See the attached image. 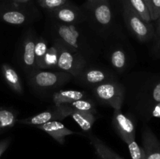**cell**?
<instances>
[{"label":"cell","mask_w":160,"mask_h":159,"mask_svg":"<svg viewBox=\"0 0 160 159\" xmlns=\"http://www.w3.org/2000/svg\"><path fill=\"white\" fill-rule=\"evenodd\" d=\"M88 139L99 159H123L95 135H89Z\"/></svg>","instance_id":"cell-10"},{"label":"cell","mask_w":160,"mask_h":159,"mask_svg":"<svg viewBox=\"0 0 160 159\" xmlns=\"http://www.w3.org/2000/svg\"><path fill=\"white\" fill-rule=\"evenodd\" d=\"M57 31L62 42L70 48L78 49L79 33L73 25H60Z\"/></svg>","instance_id":"cell-12"},{"label":"cell","mask_w":160,"mask_h":159,"mask_svg":"<svg viewBox=\"0 0 160 159\" xmlns=\"http://www.w3.org/2000/svg\"><path fill=\"white\" fill-rule=\"evenodd\" d=\"M16 122V115L12 111L6 108H0V129L12 127Z\"/></svg>","instance_id":"cell-22"},{"label":"cell","mask_w":160,"mask_h":159,"mask_svg":"<svg viewBox=\"0 0 160 159\" xmlns=\"http://www.w3.org/2000/svg\"><path fill=\"white\" fill-rule=\"evenodd\" d=\"M95 96L114 109H120L124 98L123 86L116 82H105L95 87Z\"/></svg>","instance_id":"cell-3"},{"label":"cell","mask_w":160,"mask_h":159,"mask_svg":"<svg viewBox=\"0 0 160 159\" xmlns=\"http://www.w3.org/2000/svg\"><path fill=\"white\" fill-rule=\"evenodd\" d=\"M88 6L98 23L102 25L110 23L112 15L109 0H95Z\"/></svg>","instance_id":"cell-9"},{"label":"cell","mask_w":160,"mask_h":159,"mask_svg":"<svg viewBox=\"0 0 160 159\" xmlns=\"http://www.w3.org/2000/svg\"><path fill=\"white\" fill-rule=\"evenodd\" d=\"M70 116L76 122L78 126L84 131H89L93 126L95 121L94 113L89 112L74 111L70 113Z\"/></svg>","instance_id":"cell-16"},{"label":"cell","mask_w":160,"mask_h":159,"mask_svg":"<svg viewBox=\"0 0 160 159\" xmlns=\"http://www.w3.org/2000/svg\"><path fill=\"white\" fill-rule=\"evenodd\" d=\"M48 48L46 41L43 38H40L38 40V41L35 44V48H34V51H35V65L44 57Z\"/></svg>","instance_id":"cell-25"},{"label":"cell","mask_w":160,"mask_h":159,"mask_svg":"<svg viewBox=\"0 0 160 159\" xmlns=\"http://www.w3.org/2000/svg\"><path fill=\"white\" fill-rule=\"evenodd\" d=\"M30 0H11V2L16 7H20L21 5L25 4V3L28 2Z\"/></svg>","instance_id":"cell-31"},{"label":"cell","mask_w":160,"mask_h":159,"mask_svg":"<svg viewBox=\"0 0 160 159\" xmlns=\"http://www.w3.org/2000/svg\"><path fill=\"white\" fill-rule=\"evenodd\" d=\"M54 45L58 51V69L73 76L82 73L85 62L81 55L77 53V49L70 48L59 40L56 41Z\"/></svg>","instance_id":"cell-1"},{"label":"cell","mask_w":160,"mask_h":159,"mask_svg":"<svg viewBox=\"0 0 160 159\" xmlns=\"http://www.w3.org/2000/svg\"><path fill=\"white\" fill-rule=\"evenodd\" d=\"M36 126L37 128L48 133L50 137H52L60 144H63L65 143V137L67 136L75 133V132L66 127L65 125L62 124L61 122L56 121V120L48 122L46 123Z\"/></svg>","instance_id":"cell-7"},{"label":"cell","mask_w":160,"mask_h":159,"mask_svg":"<svg viewBox=\"0 0 160 159\" xmlns=\"http://www.w3.org/2000/svg\"><path fill=\"white\" fill-rule=\"evenodd\" d=\"M111 63L117 70H122L126 65V55L124 51L120 49H117L111 55Z\"/></svg>","instance_id":"cell-23"},{"label":"cell","mask_w":160,"mask_h":159,"mask_svg":"<svg viewBox=\"0 0 160 159\" xmlns=\"http://www.w3.org/2000/svg\"><path fill=\"white\" fill-rule=\"evenodd\" d=\"M58 62V51L56 46H52L48 48L46 53L40 60V62L36 65L38 68H57Z\"/></svg>","instance_id":"cell-18"},{"label":"cell","mask_w":160,"mask_h":159,"mask_svg":"<svg viewBox=\"0 0 160 159\" xmlns=\"http://www.w3.org/2000/svg\"><path fill=\"white\" fill-rule=\"evenodd\" d=\"M42 8L52 11L68 2V0H38Z\"/></svg>","instance_id":"cell-26"},{"label":"cell","mask_w":160,"mask_h":159,"mask_svg":"<svg viewBox=\"0 0 160 159\" xmlns=\"http://www.w3.org/2000/svg\"><path fill=\"white\" fill-rule=\"evenodd\" d=\"M66 116L63 110L60 105L56 106L53 110L45 111L42 112L38 115H34V116L29 117V118H23V119L18 120L17 122L22 123V124L27 125H33V126H38V125L44 124L48 122L51 121H58L59 119H62Z\"/></svg>","instance_id":"cell-6"},{"label":"cell","mask_w":160,"mask_h":159,"mask_svg":"<svg viewBox=\"0 0 160 159\" xmlns=\"http://www.w3.org/2000/svg\"><path fill=\"white\" fill-rule=\"evenodd\" d=\"M2 73L9 87L17 94H22L23 86L21 80L14 69L11 65L4 63L2 65Z\"/></svg>","instance_id":"cell-11"},{"label":"cell","mask_w":160,"mask_h":159,"mask_svg":"<svg viewBox=\"0 0 160 159\" xmlns=\"http://www.w3.org/2000/svg\"><path fill=\"white\" fill-rule=\"evenodd\" d=\"M85 96L84 91L75 90H62L53 94L52 99L56 106L67 104L77 100L83 99Z\"/></svg>","instance_id":"cell-13"},{"label":"cell","mask_w":160,"mask_h":159,"mask_svg":"<svg viewBox=\"0 0 160 159\" xmlns=\"http://www.w3.org/2000/svg\"><path fill=\"white\" fill-rule=\"evenodd\" d=\"M113 125L124 143H128L131 140H135V127L133 122L123 113L120 109H114Z\"/></svg>","instance_id":"cell-5"},{"label":"cell","mask_w":160,"mask_h":159,"mask_svg":"<svg viewBox=\"0 0 160 159\" xmlns=\"http://www.w3.org/2000/svg\"><path fill=\"white\" fill-rule=\"evenodd\" d=\"M149 12L152 20H156L159 19L160 17V0H151Z\"/></svg>","instance_id":"cell-27"},{"label":"cell","mask_w":160,"mask_h":159,"mask_svg":"<svg viewBox=\"0 0 160 159\" xmlns=\"http://www.w3.org/2000/svg\"><path fill=\"white\" fill-rule=\"evenodd\" d=\"M87 1H88V4H91V3H92V2H93V1H95V0H87Z\"/></svg>","instance_id":"cell-34"},{"label":"cell","mask_w":160,"mask_h":159,"mask_svg":"<svg viewBox=\"0 0 160 159\" xmlns=\"http://www.w3.org/2000/svg\"><path fill=\"white\" fill-rule=\"evenodd\" d=\"M143 1L145 2V4H146L147 6H148V9H149V6H150V3H151V0H143Z\"/></svg>","instance_id":"cell-33"},{"label":"cell","mask_w":160,"mask_h":159,"mask_svg":"<svg viewBox=\"0 0 160 159\" xmlns=\"http://www.w3.org/2000/svg\"><path fill=\"white\" fill-rule=\"evenodd\" d=\"M158 24H157V31H156V50L160 51V17L158 19Z\"/></svg>","instance_id":"cell-30"},{"label":"cell","mask_w":160,"mask_h":159,"mask_svg":"<svg viewBox=\"0 0 160 159\" xmlns=\"http://www.w3.org/2000/svg\"><path fill=\"white\" fill-rule=\"evenodd\" d=\"M123 17L127 24L141 41H146L154 35V30L150 23L144 21L132 9L128 2H123Z\"/></svg>","instance_id":"cell-2"},{"label":"cell","mask_w":160,"mask_h":159,"mask_svg":"<svg viewBox=\"0 0 160 159\" xmlns=\"http://www.w3.org/2000/svg\"><path fill=\"white\" fill-rule=\"evenodd\" d=\"M70 78L67 73H52V72H38L31 78L32 85L38 88L48 89L63 84Z\"/></svg>","instance_id":"cell-4"},{"label":"cell","mask_w":160,"mask_h":159,"mask_svg":"<svg viewBox=\"0 0 160 159\" xmlns=\"http://www.w3.org/2000/svg\"><path fill=\"white\" fill-rule=\"evenodd\" d=\"M0 18L6 23L13 25L23 24L26 21V15L19 9H9L0 13Z\"/></svg>","instance_id":"cell-17"},{"label":"cell","mask_w":160,"mask_h":159,"mask_svg":"<svg viewBox=\"0 0 160 159\" xmlns=\"http://www.w3.org/2000/svg\"><path fill=\"white\" fill-rule=\"evenodd\" d=\"M82 79L89 84H100L106 82V74L100 70L92 69L82 73Z\"/></svg>","instance_id":"cell-21"},{"label":"cell","mask_w":160,"mask_h":159,"mask_svg":"<svg viewBox=\"0 0 160 159\" xmlns=\"http://www.w3.org/2000/svg\"><path fill=\"white\" fill-rule=\"evenodd\" d=\"M35 43L31 38H28L23 44V62L28 68H31L35 65Z\"/></svg>","instance_id":"cell-19"},{"label":"cell","mask_w":160,"mask_h":159,"mask_svg":"<svg viewBox=\"0 0 160 159\" xmlns=\"http://www.w3.org/2000/svg\"><path fill=\"white\" fill-rule=\"evenodd\" d=\"M62 110L65 113L66 116H69L72 112L74 111H80V112H89L95 113V104L92 101H88L86 99H80L77 101H72L70 103L67 104H61Z\"/></svg>","instance_id":"cell-14"},{"label":"cell","mask_w":160,"mask_h":159,"mask_svg":"<svg viewBox=\"0 0 160 159\" xmlns=\"http://www.w3.org/2000/svg\"><path fill=\"white\" fill-rule=\"evenodd\" d=\"M129 149L130 154L131 156L132 159H145V151L143 148L141 147L135 140H131L129 143H127Z\"/></svg>","instance_id":"cell-24"},{"label":"cell","mask_w":160,"mask_h":159,"mask_svg":"<svg viewBox=\"0 0 160 159\" xmlns=\"http://www.w3.org/2000/svg\"><path fill=\"white\" fill-rule=\"evenodd\" d=\"M10 143H11L10 138L4 139V140H2L0 141V157H1L2 154L3 153L6 151V149L9 147Z\"/></svg>","instance_id":"cell-28"},{"label":"cell","mask_w":160,"mask_h":159,"mask_svg":"<svg viewBox=\"0 0 160 159\" xmlns=\"http://www.w3.org/2000/svg\"><path fill=\"white\" fill-rule=\"evenodd\" d=\"M142 143L145 159H160V142L148 127L144 129Z\"/></svg>","instance_id":"cell-8"},{"label":"cell","mask_w":160,"mask_h":159,"mask_svg":"<svg viewBox=\"0 0 160 159\" xmlns=\"http://www.w3.org/2000/svg\"><path fill=\"white\" fill-rule=\"evenodd\" d=\"M152 98L157 103L160 102V83L156 84L152 90Z\"/></svg>","instance_id":"cell-29"},{"label":"cell","mask_w":160,"mask_h":159,"mask_svg":"<svg viewBox=\"0 0 160 159\" xmlns=\"http://www.w3.org/2000/svg\"><path fill=\"white\" fill-rule=\"evenodd\" d=\"M131 9L146 23L151 22L149 9L143 0H126Z\"/></svg>","instance_id":"cell-20"},{"label":"cell","mask_w":160,"mask_h":159,"mask_svg":"<svg viewBox=\"0 0 160 159\" xmlns=\"http://www.w3.org/2000/svg\"><path fill=\"white\" fill-rule=\"evenodd\" d=\"M152 115L154 117H158L160 118V102L157 104V105L155 107L154 110L152 112Z\"/></svg>","instance_id":"cell-32"},{"label":"cell","mask_w":160,"mask_h":159,"mask_svg":"<svg viewBox=\"0 0 160 159\" xmlns=\"http://www.w3.org/2000/svg\"><path fill=\"white\" fill-rule=\"evenodd\" d=\"M52 12L58 20L63 23H73L79 18V10L73 6L67 5V3Z\"/></svg>","instance_id":"cell-15"}]
</instances>
